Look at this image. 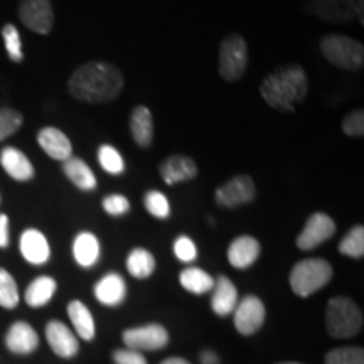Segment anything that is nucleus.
Wrapping results in <instances>:
<instances>
[{"label": "nucleus", "mask_w": 364, "mask_h": 364, "mask_svg": "<svg viewBox=\"0 0 364 364\" xmlns=\"http://www.w3.org/2000/svg\"><path fill=\"white\" fill-rule=\"evenodd\" d=\"M179 284L191 294L203 295L208 294L209 290H213V287H215V279H213L208 272H204L203 268L188 267L186 270L181 272Z\"/></svg>", "instance_id": "27"}, {"label": "nucleus", "mask_w": 364, "mask_h": 364, "mask_svg": "<svg viewBox=\"0 0 364 364\" xmlns=\"http://www.w3.org/2000/svg\"><path fill=\"white\" fill-rule=\"evenodd\" d=\"M56 280L53 277H38V279L31 282V285L26 290V304L29 307H43L49 300L53 299L56 292Z\"/></svg>", "instance_id": "25"}, {"label": "nucleus", "mask_w": 364, "mask_h": 364, "mask_svg": "<svg viewBox=\"0 0 364 364\" xmlns=\"http://www.w3.org/2000/svg\"><path fill=\"white\" fill-rule=\"evenodd\" d=\"M235 327L240 334L252 336L265 322V306L257 295H247L235 309Z\"/></svg>", "instance_id": "12"}, {"label": "nucleus", "mask_w": 364, "mask_h": 364, "mask_svg": "<svg viewBox=\"0 0 364 364\" xmlns=\"http://www.w3.org/2000/svg\"><path fill=\"white\" fill-rule=\"evenodd\" d=\"M103 209L110 216H124L130 211V201L124 194H110L103 199Z\"/></svg>", "instance_id": "38"}, {"label": "nucleus", "mask_w": 364, "mask_h": 364, "mask_svg": "<svg viewBox=\"0 0 364 364\" xmlns=\"http://www.w3.org/2000/svg\"><path fill=\"white\" fill-rule=\"evenodd\" d=\"M19 248L22 257L29 263H33V265H44L49 260V257H51V248H49L48 238L39 230H34V228L26 230L22 233Z\"/></svg>", "instance_id": "17"}, {"label": "nucleus", "mask_w": 364, "mask_h": 364, "mask_svg": "<svg viewBox=\"0 0 364 364\" xmlns=\"http://www.w3.org/2000/svg\"><path fill=\"white\" fill-rule=\"evenodd\" d=\"M127 268L135 279H149L156 270V258L149 250L135 248L127 257Z\"/></svg>", "instance_id": "28"}, {"label": "nucleus", "mask_w": 364, "mask_h": 364, "mask_svg": "<svg viewBox=\"0 0 364 364\" xmlns=\"http://www.w3.org/2000/svg\"><path fill=\"white\" fill-rule=\"evenodd\" d=\"M255 196H257L255 181L247 174H240L231 177L215 191V201L218 206L233 209L255 201Z\"/></svg>", "instance_id": "8"}, {"label": "nucleus", "mask_w": 364, "mask_h": 364, "mask_svg": "<svg viewBox=\"0 0 364 364\" xmlns=\"http://www.w3.org/2000/svg\"><path fill=\"white\" fill-rule=\"evenodd\" d=\"M95 297L107 307H117L127 297V284L120 273H107L95 285Z\"/></svg>", "instance_id": "18"}, {"label": "nucleus", "mask_w": 364, "mask_h": 364, "mask_svg": "<svg viewBox=\"0 0 364 364\" xmlns=\"http://www.w3.org/2000/svg\"><path fill=\"white\" fill-rule=\"evenodd\" d=\"M201 363L203 364H218V356L213 351H206L201 354Z\"/></svg>", "instance_id": "41"}, {"label": "nucleus", "mask_w": 364, "mask_h": 364, "mask_svg": "<svg viewBox=\"0 0 364 364\" xmlns=\"http://www.w3.org/2000/svg\"><path fill=\"white\" fill-rule=\"evenodd\" d=\"M174 255L177 257V260L191 263L198 258V247H196L194 241L189 236L182 235L174 241Z\"/></svg>", "instance_id": "37"}, {"label": "nucleus", "mask_w": 364, "mask_h": 364, "mask_svg": "<svg viewBox=\"0 0 364 364\" xmlns=\"http://www.w3.org/2000/svg\"><path fill=\"white\" fill-rule=\"evenodd\" d=\"M238 306V290L228 277H218L213 287V299L211 307L218 316H228Z\"/></svg>", "instance_id": "22"}, {"label": "nucleus", "mask_w": 364, "mask_h": 364, "mask_svg": "<svg viewBox=\"0 0 364 364\" xmlns=\"http://www.w3.org/2000/svg\"><path fill=\"white\" fill-rule=\"evenodd\" d=\"M100 167L110 176H122L125 172V161L118 149L110 144H103L98 147L97 152Z\"/></svg>", "instance_id": "29"}, {"label": "nucleus", "mask_w": 364, "mask_h": 364, "mask_svg": "<svg viewBox=\"0 0 364 364\" xmlns=\"http://www.w3.org/2000/svg\"><path fill=\"white\" fill-rule=\"evenodd\" d=\"M24 124V117L14 108H0V142L16 134Z\"/></svg>", "instance_id": "34"}, {"label": "nucleus", "mask_w": 364, "mask_h": 364, "mask_svg": "<svg viewBox=\"0 0 364 364\" xmlns=\"http://www.w3.org/2000/svg\"><path fill=\"white\" fill-rule=\"evenodd\" d=\"M336 233V223L326 213H314L309 218L304 230L297 236V247L304 252L314 250L326 243Z\"/></svg>", "instance_id": "10"}, {"label": "nucleus", "mask_w": 364, "mask_h": 364, "mask_svg": "<svg viewBox=\"0 0 364 364\" xmlns=\"http://www.w3.org/2000/svg\"><path fill=\"white\" fill-rule=\"evenodd\" d=\"M309 93L307 73L297 63L277 68L263 80L260 95L268 107L279 112H294Z\"/></svg>", "instance_id": "2"}, {"label": "nucleus", "mask_w": 364, "mask_h": 364, "mask_svg": "<svg viewBox=\"0 0 364 364\" xmlns=\"http://www.w3.org/2000/svg\"><path fill=\"white\" fill-rule=\"evenodd\" d=\"M68 316H70L73 326H75L76 334L81 339L91 341L95 338V321L88 307L80 300H73L68 306Z\"/></svg>", "instance_id": "26"}, {"label": "nucleus", "mask_w": 364, "mask_h": 364, "mask_svg": "<svg viewBox=\"0 0 364 364\" xmlns=\"http://www.w3.org/2000/svg\"><path fill=\"white\" fill-rule=\"evenodd\" d=\"M124 343L134 351H157L169 343V334L161 324L134 327L124 332Z\"/></svg>", "instance_id": "11"}, {"label": "nucleus", "mask_w": 364, "mask_h": 364, "mask_svg": "<svg viewBox=\"0 0 364 364\" xmlns=\"http://www.w3.org/2000/svg\"><path fill=\"white\" fill-rule=\"evenodd\" d=\"M63 172L70 179L76 188L81 191H95L98 182L97 176L93 174L91 167L80 157H70L68 161L63 162Z\"/></svg>", "instance_id": "23"}, {"label": "nucleus", "mask_w": 364, "mask_h": 364, "mask_svg": "<svg viewBox=\"0 0 364 364\" xmlns=\"http://www.w3.org/2000/svg\"><path fill=\"white\" fill-rule=\"evenodd\" d=\"M161 364H191V363L186 361V359H182V358H169V359H166V361H162Z\"/></svg>", "instance_id": "42"}, {"label": "nucleus", "mask_w": 364, "mask_h": 364, "mask_svg": "<svg viewBox=\"0 0 364 364\" xmlns=\"http://www.w3.org/2000/svg\"><path fill=\"white\" fill-rule=\"evenodd\" d=\"M46 338L51 349L61 358H73L78 353L80 344L70 327L59 321H51L46 326Z\"/></svg>", "instance_id": "16"}, {"label": "nucleus", "mask_w": 364, "mask_h": 364, "mask_svg": "<svg viewBox=\"0 0 364 364\" xmlns=\"http://www.w3.org/2000/svg\"><path fill=\"white\" fill-rule=\"evenodd\" d=\"M332 273L334 272H332L329 262L322 260V258H307L292 268L289 282L294 294L306 299L329 284Z\"/></svg>", "instance_id": "5"}, {"label": "nucleus", "mask_w": 364, "mask_h": 364, "mask_svg": "<svg viewBox=\"0 0 364 364\" xmlns=\"http://www.w3.org/2000/svg\"><path fill=\"white\" fill-rule=\"evenodd\" d=\"M326 326L332 338H353L363 329V312L351 299L334 297L327 302Z\"/></svg>", "instance_id": "4"}, {"label": "nucleus", "mask_w": 364, "mask_h": 364, "mask_svg": "<svg viewBox=\"0 0 364 364\" xmlns=\"http://www.w3.org/2000/svg\"><path fill=\"white\" fill-rule=\"evenodd\" d=\"M279 364H302V363H295V361H285V363H279Z\"/></svg>", "instance_id": "43"}, {"label": "nucleus", "mask_w": 364, "mask_h": 364, "mask_svg": "<svg viewBox=\"0 0 364 364\" xmlns=\"http://www.w3.org/2000/svg\"><path fill=\"white\" fill-rule=\"evenodd\" d=\"M339 252L349 258L364 257V228L361 225L351 228L349 233L341 240Z\"/></svg>", "instance_id": "30"}, {"label": "nucleus", "mask_w": 364, "mask_h": 364, "mask_svg": "<svg viewBox=\"0 0 364 364\" xmlns=\"http://www.w3.org/2000/svg\"><path fill=\"white\" fill-rule=\"evenodd\" d=\"M9 247V218L0 215V248Z\"/></svg>", "instance_id": "40"}, {"label": "nucleus", "mask_w": 364, "mask_h": 364, "mask_svg": "<svg viewBox=\"0 0 364 364\" xmlns=\"http://www.w3.org/2000/svg\"><path fill=\"white\" fill-rule=\"evenodd\" d=\"M19 304V289L14 277L0 268V307L14 309Z\"/></svg>", "instance_id": "32"}, {"label": "nucleus", "mask_w": 364, "mask_h": 364, "mask_svg": "<svg viewBox=\"0 0 364 364\" xmlns=\"http://www.w3.org/2000/svg\"><path fill=\"white\" fill-rule=\"evenodd\" d=\"M2 39L6 46L7 56L11 58L12 63L24 61V53H22V41L17 27L14 24H6L2 27Z\"/></svg>", "instance_id": "33"}, {"label": "nucleus", "mask_w": 364, "mask_h": 364, "mask_svg": "<svg viewBox=\"0 0 364 364\" xmlns=\"http://www.w3.org/2000/svg\"><path fill=\"white\" fill-rule=\"evenodd\" d=\"M159 174L167 186H176L196 179L199 169L193 157L184 156V154H174L159 166Z\"/></svg>", "instance_id": "13"}, {"label": "nucleus", "mask_w": 364, "mask_h": 364, "mask_svg": "<svg viewBox=\"0 0 364 364\" xmlns=\"http://www.w3.org/2000/svg\"><path fill=\"white\" fill-rule=\"evenodd\" d=\"M341 129L348 136H363L364 135V112L359 108V110L349 112L348 115L344 117L343 124H341Z\"/></svg>", "instance_id": "36"}, {"label": "nucleus", "mask_w": 364, "mask_h": 364, "mask_svg": "<svg viewBox=\"0 0 364 364\" xmlns=\"http://www.w3.org/2000/svg\"><path fill=\"white\" fill-rule=\"evenodd\" d=\"M130 134L140 149H149L154 142V118L152 112L144 105L134 108L130 115Z\"/></svg>", "instance_id": "21"}, {"label": "nucleus", "mask_w": 364, "mask_h": 364, "mask_svg": "<svg viewBox=\"0 0 364 364\" xmlns=\"http://www.w3.org/2000/svg\"><path fill=\"white\" fill-rule=\"evenodd\" d=\"M124 75L107 61H88L76 68L68 80V91L83 103H110L124 90Z\"/></svg>", "instance_id": "1"}, {"label": "nucleus", "mask_w": 364, "mask_h": 364, "mask_svg": "<svg viewBox=\"0 0 364 364\" xmlns=\"http://www.w3.org/2000/svg\"><path fill=\"white\" fill-rule=\"evenodd\" d=\"M326 364H364L363 348H338L327 353Z\"/></svg>", "instance_id": "35"}, {"label": "nucleus", "mask_w": 364, "mask_h": 364, "mask_svg": "<svg viewBox=\"0 0 364 364\" xmlns=\"http://www.w3.org/2000/svg\"><path fill=\"white\" fill-rule=\"evenodd\" d=\"M113 361L115 364H147V359L142 356V353L129 348L113 353Z\"/></svg>", "instance_id": "39"}, {"label": "nucleus", "mask_w": 364, "mask_h": 364, "mask_svg": "<svg viewBox=\"0 0 364 364\" xmlns=\"http://www.w3.org/2000/svg\"><path fill=\"white\" fill-rule=\"evenodd\" d=\"M73 257L80 267H93L100 258V243L97 236L90 231H81L73 241Z\"/></svg>", "instance_id": "24"}, {"label": "nucleus", "mask_w": 364, "mask_h": 364, "mask_svg": "<svg viewBox=\"0 0 364 364\" xmlns=\"http://www.w3.org/2000/svg\"><path fill=\"white\" fill-rule=\"evenodd\" d=\"M6 344L12 353L29 354L36 351L39 346V336L27 322H14L11 329L7 331Z\"/></svg>", "instance_id": "20"}, {"label": "nucleus", "mask_w": 364, "mask_h": 364, "mask_svg": "<svg viewBox=\"0 0 364 364\" xmlns=\"http://www.w3.org/2000/svg\"><path fill=\"white\" fill-rule=\"evenodd\" d=\"M260 252L262 247L257 238L248 235L238 236V238L231 241L230 248H228V262L231 263V267L245 270V268H250L258 260Z\"/></svg>", "instance_id": "15"}, {"label": "nucleus", "mask_w": 364, "mask_h": 364, "mask_svg": "<svg viewBox=\"0 0 364 364\" xmlns=\"http://www.w3.org/2000/svg\"><path fill=\"white\" fill-rule=\"evenodd\" d=\"M321 53L332 66L358 71L364 66V46L344 34H327L321 39Z\"/></svg>", "instance_id": "3"}, {"label": "nucleus", "mask_w": 364, "mask_h": 364, "mask_svg": "<svg viewBox=\"0 0 364 364\" xmlns=\"http://www.w3.org/2000/svg\"><path fill=\"white\" fill-rule=\"evenodd\" d=\"M39 147L54 161L65 162L73 156V145L70 136L56 127H44L38 134Z\"/></svg>", "instance_id": "14"}, {"label": "nucleus", "mask_w": 364, "mask_h": 364, "mask_svg": "<svg viewBox=\"0 0 364 364\" xmlns=\"http://www.w3.org/2000/svg\"><path fill=\"white\" fill-rule=\"evenodd\" d=\"M0 166L14 181L19 182L31 181L36 174L33 162L27 159L24 152L16 147H6L0 152Z\"/></svg>", "instance_id": "19"}, {"label": "nucleus", "mask_w": 364, "mask_h": 364, "mask_svg": "<svg viewBox=\"0 0 364 364\" xmlns=\"http://www.w3.org/2000/svg\"><path fill=\"white\" fill-rule=\"evenodd\" d=\"M19 19L27 29L46 36L54 27V11L51 0H21Z\"/></svg>", "instance_id": "9"}, {"label": "nucleus", "mask_w": 364, "mask_h": 364, "mask_svg": "<svg viewBox=\"0 0 364 364\" xmlns=\"http://www.w3.org/2000/svg\"><path fill=\"white\" fill-rule=\"evenodd\" d=\"M306 12L332 24H348L358 16L363 21V0H309Z\"/></svg>", "instance_id": "7"}, {"label": "nucleus", "mask_w": 364, "mask_h": 364, "mask_svg": "<svg viewBox=\"0 0 364 364\" xmlns=\"http://www.w3.org/2000/svg\"><path fill=\"white\" fill-rule=\"evenodd\" d=\"M144 206L150 216L159 218V220H166L171 216V203L161 191H147L144 196Z\"/></svg>", "instance_id": "31"}, {"label": "nucleus", "mask_w": 364, "mask_h": 364, "mask_svg": "<svg viewBox=\"0 0 364 364\" xmlns=\"http://www.w3.org/2000/svg\"><path fill=\"white\" fill-rule=\"evenodd\" d=\"M248 68V44L241 34H228L220 43L218 73L228 83H236Z\"/></svg>", "instance_id": "6"}]
</instances>
